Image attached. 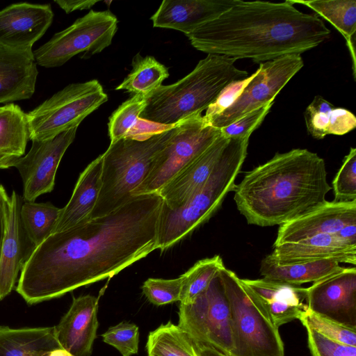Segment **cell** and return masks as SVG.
Listing matches in <instances>:
<instances>
[{"instance_id": "1", "label": "cell", "mask_w": 356, "mask_h": 356, "mask_svg": "<svg viewBox=\"0 0 356 356\" xmlns=\"http://www.w3.org/2000/svg\"><path fill=\"white\" fill-rule=\"evenodd\" d=\"M163 199L134 196L103 216L53 232L24 264L16 291L29 305L111 277L157 249Z\"/></svg>"}, {"instance_id": "2", "label": "cell", "mask_w": 356, "mask_h": 356, "mask_svg": "<svg viewBox=\"0 0 356 356\" xmlns=\"http://www.w3.org/2000/svg\"><path fill=\"white\" fill-rule=\"evenodd\" d=\"M330 35L316 15L302 13L287 0H241L186 36L196 49L207 54L265 63L310 50Z\"/></svg>"}, {"instance_id": "3", "label": "cell", "mask_w": 356, "mask_h": 356, "mask_svg": "<svg viewBox=\"0 0 356 356\" xmlns=\"http://www.w3.org/2000/svg\"><path fill=\"white\" fill-rule=\"evenodd\" d=\"M332 189L324 159L293 149L245 172L232 191L247 222L259 227L286 223L323 204Z\"/></svg>"}, {"instance_id": "4", "label": "cell", "mask_w": 356, "mask_h": 356, "mask_svg": "<svg viewBox=\"0 0 356 356\" xmlns=\"http://www.w3.org/2000/svg\"><path fill=\"white\" fill-rule=\"evenodd\" d=\"M236 60L208 54L186 76L172 84L162 85L149 95L140 119L171 126L201 114L216 100L225 86L248 76V72L236 67Z\"/></svg>"}, {"instance_id": "5", "label": "cell", "mask_w": 356, "mask_h": 356, "mask_svg": "<svg viewBox=\"0 0 356 356\" xmlns=\"http://www.w3.org/2000/svg\"><path fill=\"white\" fill-rule=\"evenodd\" d=\"M250 138H229L207 182L177 208L162 204L158 220L157 249L166 250L207 221L232 191L247 155Z\"/></svg>"}, {"instance_id": "6", "label": "cell", "mask_w": 356, "mask_h": 356, "mask_svg": "<svg viewBox=\"0 0 356 356\" xmlns=\"http://www.w3.org/2000/svg\"><path fill=\"white\" fill-rule=\"evenodd\" d=\"M176 129L177 124L150 135L127 136L110 143L102 154V186L90 219L113 211L134 197Z\"/></svg>"}, {"instance_id": "7", "label": "cell", "mask_w": 356, "mask_h": 356, "mask_svg": "<svg viewBox=\"0 0 356 356\" xmlns=\"http://www.w3.org/2000/svg\"><path fill=\"white\" fill-rule=\"evenodd\" d=\"M230 309L234 350L230 356H284L279 328L236 274L219 270Z\"/></svg>"}, {"instance_id": "8", "label": "cell", "mask_w": 356, "mask_h": 356, "mask_svg": "<svg viewBox=\"0 0 356 356\" xmlns=\"http://www.w3.org/2000/svg\"><path fill=\"white\" fill-rule=\"evenodd\" d=\"M107 100L106 93L96 79L69 84L26 113L29 139H51L78 127Z\"/></svg>"}, {"instance_id": "9", "label": "cell", "mask_w": 356, "mask_h": 356, "mask_svg": "<svg viewBox=\"0 0 356 356\" xmlns=\"http://www.w3.org/2000/svg\"><path fill=\"white\" fill-rule=\"evenodd\" d=\"M221 134L202 114L177 123V129L154 159L151 168L134 196L158 193L174 176L202 154Z\"/></svg>"}, {"instance_id": "10", "label": "cell", "mask_w": 356, "mask_h": 356, "mask_svg": "<svg viewBox=\"0 0 356 356\" xmlns=\"http://www.w3.org/2000/svg\"><path fill=\"white\" fill-rule=\"evenodd\" d=\"M117 29L112 13L92 10L33 51L35 60L44 67H56L80 53L85 58L99 54L111 45Z\"/></svg>"}, {"instance_id": "11", "label": "cell", "mask_w": 356, "mask_h": 356, "mask_svg": "<svg viewBox=\"0 0 356 356\" xmlns=\"http://www.w3.org/2000/svg\"><path fill=\"white\" fill-rule=\"evenodd\" d=\"M178 325L197 343L231 355L234 341L230 309L218 273L191 302L179 304Z\"/></svg>"}, {"instance_id": "12", "label": "cell", "mask_w": 356, "mask_h": 356, "mask_svg": "<svg viewBox=\"0 0 356 356\" xmlns=\"http://www.w3.org/2000/svg\"><path fill=\"white\" fill-rule=\"evenodd\" d=\"M300 54H290L261 63L258 72L241 96L208 124L221 129L246 114L273 102L285 85L303 67Z\"/></svg>"}, {"instance_id": "13", "label": "cell", "mask_w": 356, "mask_h": 356, "mask_svg": "<svg viewBox=\"0 0 356 356\" xmlns=\"http://www.w3.org/2000/svg\"><path fill=\"white\" fill-rule=\"evenodd\" d=\"M77 127L44 140H33L26 155L14 164L23 184L22 200L35 202L37 197L53 191L59 163L74 141Z\"/></svg>"}, {"instance_id": "14", "label": "cell", "mask_w": 356, "mask_h": 356, "mask_svg": "<svg viewBox=\"0 0 356 356\" xmlns=\"http://www.w3.org/2000/svg\"><path fill=\"white\" fill-rule=\"evenodd\" d=\"M305 300L311 311L341 324L356 327V268L341 271L305 288Z\"/></svg>"}, {"instance_id": "15", "label": "cell", "mask_w": 356, "mask_h": 356, "mask_svg": "<svg viewBox=\"0 0 356 356\" xmlns=\"http://www.w3.org/2000/svg\"><path fill=\"white\" fill-rule=\"evenodd\" d=\"M50 4L17 3L0 10V45L19 51H33V44L51 26Z\"/></svg>"}, {"instance_id": "16", "label": "cell", "mask_w": 356, "mask_h": 356, "mask_svg": "<svg viewBox=\"0 0 356 356\" xmlns=\"http://www.w3.org/2000/svg\"><path fill=\"white\" fill-rule=\"evenodd\" d=\"M351 223H356V200L326 201L280 225L273 246L296 242L321 234H334Z\"/></svg>"}, {"instance_id": "17", "label": "cell", "mask_w": 356, "mask_h": 356, "mask_svg": "<svg viewBox=\"0 0 356 356\" xmlns=\"http://www.w3.org/2000/svg\"><path fill=\"white\" fill-rule=\"evenodd\" d=\"M98 298L91 295L73 298L72 305L54 326L61 347L73 356H90L98 328Z\"/></svg>"}, {"instance_id": "18", "label": "cell", "mask_w": 356, "mask_h": 356, "mask_svg": "<svg viewBox=\"0 0 356 356\" xmlns=\"http://www.w3.org/2000/svg\"><path fill=\"white\" fill-rule=\"evenodd\" d=\"M10 197L7 228L0 252V300L13 290L24 264L35 248L20 220L22 197L15 191Z\"/></svg>"}, {"instance_id": "19", "label": "cell", "mask_w": 356, "mask_h": 356, "mask_svg": "<svg viewBox=\"0 0 356 356\" xmlns=\"http://www.w3.org/2000/svg\"><path fill=\"white\" fill-rule=\"evenodd\" d=\"M241 0H164L150 17L154 27L179 31L186 35L212 21Z\"/></svg>"}, {"instance_id": "20", "label": "cell", "mask_w": 356, "mask_h": 356, "mask_svg": "<svg viewBox=\"0 0 356 356\" xmlns=\"http://www.w3.org/2000/svg\"><path fill=\"white\" fill-rule=\"evenodd\" d=\"M229 138L222 134L198 157L168 181L159 191L166 207L181 205L208 180L220 159Z\"/></svg>"}, {"instance_id": "21", "label": "cell", "mask_w": 356, "mask_h": 356, "mask_svg": "<svg viewBox=\"0 0 356 356\" xmlns=\"http://www.w3.org/2000/svg\"><path fill=\"white\" fill-rule=\"evenodd\" d=\"M241 281L250 290L277 327L298 319L307 308L305 288L265 278Z\"/></svg>"}, {"instance_id": "22", "label": "cell", "mask_w": 356, "mask_h": 356, "mask_svg": "<svg viewBox=\"0 0 356 356\" xmlns=\"http://www.w3.org/2000/svg\"><path fill=\"white\" fill-rule=\"evenodd\" d=\"M273 247L270 254L280 264L323 260L356 264V246L341 241L334 234H321Z\"/></svg>"}, {"instance_id": "23", "label": "cell", "mask_w": 356, "mask_h": 356, "mask_svg": "<svg viewBox=\"0 0 356 356\" xmlns=\"http://www.w3.org/2000/svg\"><path fill=\"white\" fill-rule=\"evenodd\" d=\"M38 75L33 51H15L0 45V104L31 98Z\"/></svg>"}, {"instance_id": "24", "label": "cell", "mask_w": 356, "mask_h": 356, "mask_svg": "<svg viewBox=\"0 0 356 356\" xmlns=\"http://www.w3.org/2000/svg\"><path fill=\"white\" fill-rule=\"evenodd\" d=\"M102 169L101 154L80 174L70 200L60 209L52 233L69 229L90 220L102 186Z\"/></svg>"}, {"instance_id": "25", "label": "cell", "mask_w": 356, "mask_h": 356, "mask_svg": "<svg viewBox=\"0 0 356 356\" xmlns=\"http://www.w3.org/2000/svg\"><path fill=\"white\" fill-rule=\"evenodd\" d=\"M61 348L54 327L0 326V356H49L51 352Z\"/></svg>"}, {"instance_id": "26", "label": "cell", "mask_w": 356, "mask_h": 356, "mask_svg": "<svg viewBox=\"0 0 356 356\" xmlns=\"http://www.w3.org/2000/svg\"><path fill=\"white\" fill-rule=\"evenodd\" d=\"M29 140L26 113L13 103L0 106V169L13 167Z\"/></svg>"}, {"instance_id": "27", "label": "cell", "mask_w": 356, "mask_h": 356, "mask_svg": "<svg viewBox=\"0 0 356 356\" xmlns=\"http://www.w3.org/2000/svg\"><path fill=\"white\" fill-rule=\"evenodd\" d=\"M339 263L330 260L280 264L268 254L261 261L263 278L293 286L316 282L343 269Z\"/></svg>"}, {"instance_id": "28", "label": "cell", "mask_w": 356, "mask_h": 356, "mask_svg": "<svg viewBox=\"0 0 356 356\" xmlns=\"http://www.w3.org/2000/svg\"><path fill=\"white\" fill-rule=\"evenodd\" d=\"M290 3H301L328 21L346 39L350 52L355 74V35L356 31V1L355 0H287Z\"/></svg>"}, {"instance_id": "29", "label": "cell", "mask_w": 356, "mask_h": 356, "mask_svg": "<svg viewBox=\"0 0 356 356\" xmlns=\"http://www.w3.org/2000/svg\"><path fill=\"white\" fill-rule=\"evenodd\" d=\"M131 65V71L115 90L147 97L169 76L168 68L153 56L142 57L138 54L134 57Z\"/></svg>"}, {"instance_id": "30", "label": "cell", "mask_w": 356, "mask_h": 356, "mask_svg": "<svg viewBox=\"0 0 356 356\" xmlns=\"http://www.w3.org/2000/svg\"><path fill=\"white\" fill-rule=\"evenodd\" d=\"M146 348L148 356H199L188 334L170 321L149 332Z\"/></svg>"}, {"instance_id": "31", "label": "cell", "mask_w": 356, "mask_h": 356, "mask_svg": "<svg viewBox=\"0 0 356 356\" xmlns=\"http://www.w3.org/2000/svg\"><path fill=\"white\" fill-rule=\"evenodd\" d=\"M60 212V209L51 202H22L21 223L35 248L52 233Z\"/></svg>"}, {"instance_id": "32", "label": "cell", "mask_w": 356, "mask_h": 356, "mask_svg": "<svg viewBox=\"0 0 356 356\" xmlns=\"http://www.w3.org/2000/svg\"><path fill=\"white\" fill-rule=\"evenodd\" d=\"M223 266V261L220 255L197 261L181 275L182 281L180 303L191 302L205 291L211 280Z\"/></svg>"}, {"instance_id": "33", "label": "cell", "mask_w": 356, "mask_h": 356, "mask_svg": "<svg viewBox=\"0 0 356 356\" xmlns=\"http://www.w3.org/2000/svg\"><path fill=\"white\" fill-rule=\"evenodd\" d=\"M145 106V97L133 95L112 113L108 123L111 143L131 134Z\"/></svg>"}, {"instance_id": "34", "label": "cell", "mask_w": 356, "mask_h": 356, "mask_svg": "<svg viewBox=\"0 0 356 356\" xmlns=\"http://www.w3.org/2000/svg\"><path fill=\"white\" fill-rule=\"evenodd\" d=\"M298 320L305 328H311L323 337L348 346H356V327L341 324L307 308Z\"/></svg>"}, {"instance_id": "35", "label": "cell", "mask_w": 356, "mask_h": 356, "mask_svg": "<svg viewBox=\"0 0 356 356\" xmlns=\"http://www.w3.org/2000/svg\"><path fill=\"white\" fill-rule=\"evenodd\" d=\"M334 202L356 200V149L351 147L332 181Z\"/></svg>"}, {"instance_id": "36", "label": "cell", "mask_w": 356, "mask_h": 356, "mask_svg": "<svg viewBox=\"0 0 356 356\" xmlns=\"http://www.w3.org/2000/svg\"><path fill=\"white\" fill-rule=\"evenodd\" d=\"M102 337L104 343L115 348L122 356L138 353L139 330L134 323L121 322L110 327Z\"/></svg>"}, {"instance_id": "37", "label": "cell", "mask_w": 356, "mask_h": 356, "mask_svg": "<svg viewBox=\"0 0 356 356\" xmlns=\"http://www.w3.org/2000/svg\"><path fill=\"white\" fill-rule=\"evenodd\" d=\"M334 105L321 95L314 97L305 109L304 116L307 131L316 139H323L327 135V127Z\"/></svg>"}, {"instance_id": "38", "label": "cell", "mask_w": 356, "mask_h": 356, "mask_svg": "<svg viewBox=\"0 0 356 356\" xmlns=\"http://www.w3.org/2000/svg\"><path fill=\"white\" fill-rule=\"evenodd\" d=\"M181 281V276L170 280L149 278L143 283L142 290L151 303L161 306L180 300Z\"/></svg>"}, {"instance_id": "39", "label": "cell", "mask_w": 356, "mask_h": 356, "mask_svg": "<svg viewBox=\"0 0 356 356\" xmlns=\"http://www.w3.org/2000/svg\"><path fill=\"white\" fill-rule=\"evenodd\" d=\"M257 70L250 76L231 82L221 91L216 100L206 110L203 115L205 122L208 124L213 118L221 114L225 110L232 105L241 96L245 87L256 76Z\"/></svg>"}, {"instance_id": "40", "label": "cell", "mask_w": 356, "mask_h": 356, "mask_svg": "<svg viewBox=\"0 0 356 356\" xmlns=\"http://www.w3.org/2000/svg\"><path fill=\"white\" fill-rule=\"evenodd\" d=\"M312 356H356V346L330 340L311 328H306Z\"/></svg>"}, {"instance_id": "41", "label": "cell", "mask_w": 356, "mask_h": 356, "mask_svg": "<svg viewBox=\"0 0 356 356\" xmlns=\"http://www.w3.org/2000/svg\"><path fill=\"white\" fill-rule=\"evenodd\" d=\"M273 102L266 104L246 114L235 122L221 129V134L227 138H250L261 124Z\"/></svg>"}, {"instance_id": "42", "label": "cell", "mask_w": 356, "mask_h": 356, "mask_svg": "<svg viewBox=\"0 0 356 356\" xmlns=\"http://www.w3.org/2000/svg\"><path fill=\"white\" fill-rule=\"evenodd\" d=\"M356 127V118L346 108L334 107L331 113L327 135H344Z\"/></svg>"}, {"instance_id": "43", "label": "cell", "mask_w": 356, "mask_h": 356, "mask_svg": "<svg viewBox=\"0 0 356 356\" xmlns=\"http://www.w3.org/2000/svg\"><path fill=\"white\" fill-rule=\"evenodd\" d=\"M10 200L6 190L0 183V252L7 228Z\"/></svg>"}, {"instance_id": "44", "label": "cell", "mask_w": 356, "mask_h": 356, "mask_svg": "<svg viewBox=\"0 0 356 356\" xmlns=\"http://www.w3.org/2000/svg\"><path fill=\"white\" fill-rule=\"evenodd\" d=\"M55 3H56L66 13H72L74 10H81L89 9L92 7L95 4L99 2V1L94 0H55Z\"/></svg>"}, {"instance_id": "45", "label": "cell", "mask_w": 356, "mask_h": 356, "mask_svg": "<svg viewBox=\"0 0 356 356\" xmlns=\"http://www.w3.org/2000/svg\"><path fill=\"white\" fill-rule=\"evenodd\" d=\"M334 234L341 241L356 246V223L348 224Z\"/></svg>"}, {"instance_id": "46", "label": "cell", "mask_w": 356, "mask_h": 356, "mask_svg": "<svg viewBox=\"0 0 356 356\" xmlns=\"http://www.w3.org/2000/svg\"><path fill=\"white\" fill-rule=\"evenodd\" d=\"M194 343L199 356H229L211 346L195 342Z\"/></svg>"}, {"instance_id": "47", "label": "cell", "mask_w": 356, "mask_h": 356, "mask_svg": "<svg viewBox=\"0 0 356 356\" xmlns=\"http://www.w3.org/2000/svg\"><path fill=\"white\" fill-rule=\"evenodd\" d=\"M49 356H72L70 353L63 348H58L53 350L49 355Z\"/></svg>"}, {"instance_id": "48", "label": "cell", "mask_w": 356, "mask_h": 356, "mask_svg": "<svg viewBox=\"0 0 356 356\" xmlns=\"http://www.w3.org/2000/svg\"><path fill=\"white\" fill-rule=\"evenodd\" d=\"M73 356V355H72Z\"/></svg>"}]
</instances>
